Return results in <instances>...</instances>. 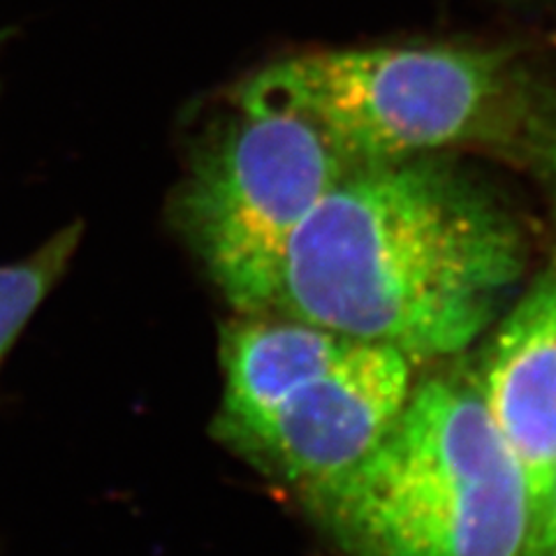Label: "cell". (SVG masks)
Listing matches in <instances>:
<instances>
[{
    "label": "cell",
    "mask_w": 556,
    "mask_h": 556,
    "mask_svg": "<svg viewBox=\"0 0 556 556\" xmlns=\"http://www.w3.org/2000/svg\"><path fill=\"white\" fill-rule=\"evenodd\" d=\"M538 167L543 169V177L549 186L552 202L556 208V91L549 93L547 100V118H545V132H543V142L541 149H538Z\"/></svg>",
    "instance_id": "obj_8"
},
{
    "label": "cell",
    "mask_w": 556,
    "mask_h": 556,
    "mask_svg": "<svg viewBox=\"0 0 556 556\" xmlns=\"http://www.w3.org/2000/svg\"><path fill=\"white\" fill-rule=\"evenodd\" d=\"M79 225H70L22 263L0 267V362L65 271L79 243Z\"/></svg>",
    "instance_id": "obj_7"
},
{
    "label": "cell",
    "mask_w": 556,
    "mask_h": 556,
    "mask_svg": "<svg viewBox=\"0 0 556 556\" xmlns=\"http://www.w3.org/2000/svg\"><path fill=\"white\" fill-rule=\"evenodd\" d=\"M486 334L473 378L527 478L535 541L556 476V265L538 274Z\"/></svg>",
    "instance_id": "obj_6"
},
{
    "label": "cell",
    "mask_w": 556,
    "mask_h": 556,
    "mask_svg": "<svg viewBox=\"0 0 556 556\" xmlns=\"http://www.w3.org/2000/svg\"><path fill=\"white\" fill-rule=\"evenodd\" d=\"M527 257L513 208L445 151L357 165L294 232L265 316L445 359L490 332Z\"/></svg>",
    "instance_id": "obj_1"
},
{
    "label": "cell",
    "mask_w": 556,
    "mask_h": 556,
    "mask_svg": "<svg viewBox=\"0 0 556 556\" xmlns=\"http://www.w3.org/2000/svg\"><path fill=\"white\" fill-rule=\"evenodd\" d=\"M531 556H556V476L552 482L543 521L535 533Z\"/></svg>",
    "instance_id": "obj_9"
},
{
    "label": "cell",
    "mask_w": 556,
    "mask_h": 556,
    "mask_svg": "<svg viewBox=\"0 0 556 556\" xmlns=\"http://www.w3.org/2000/svg\"><path fill=\"white\" fill-rule=\"evenodd\" d=\"M345 169L304 118L237 102L198 147L174 220L239 316H265L294 232Z\"/></svg>",
    "instance_id": "obj_5"
},
{
    "label": "cell",
    "mask_w": 556,
    "mask_h": 556,
    "mask_svg": "<svg viewBox=\"0 0 556 556\" xmlns=\"http://www.w3.org/2000/svg\"><path fill=\"white\" fill-rule=\"evenodd\" d=\"M545 98L506 51L452 45L311 51L265 65L232 96L304 118L348 167L473 144L535 155Z\"/></svg>",
    "instance_id": "obj_3"
},
{
    "label": "cell",
    "mask_w": 556,
    "mask_h": 556,
    "mask_svg": "<svg viewBox=\"0 0 556 556\" xmlns=\"http://www.w3.org/2000/svg\"><path fill=\"white\" fill-rule=\"evenodd\" d=\"M304 506L351 556H529L527 478L473 374L417 378L367 455Z\"/></svg>",
    "instance_id": "obj_2"
},
{
    "label": "cell",
    "mask_w": 556,
    "mask_h": 556,
    "mask_svg": "<svg viewBox=\"0 0 556 556\" xmlns=\"http://www.w3.org/2000/svg\"><path fill=\"white\" fill-rule=\"evenodd\" d=\"M235 316L220 332L214 437L306 498L386 437L415 386L417 362L300 320Z\"/></svg>",
    "instance_id": "obj_4"
}]
</instances>
